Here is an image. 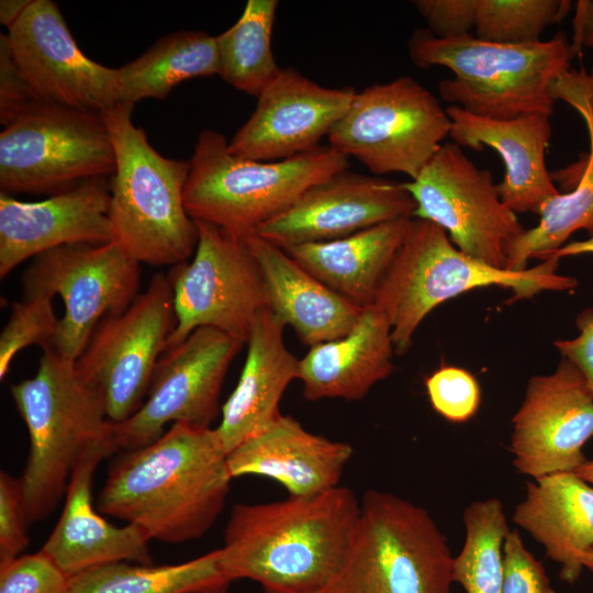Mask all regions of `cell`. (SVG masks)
<instances>
[{"mask_svg":"<svg viewBox=\"0 0 593 593\" xmlns=\"http://www.w3.org/2000/svg\"><path fill=\"white\" fill-rule=\"evenodd\" d=\"M451 120L437 98L409 76L360 92L329 132L328 145L374 175L415 179L450 135Z\"/></svg>","mask_w":593,"mask_h":593,"instance_id":"cell-9","label":"cell"},{"mask_svg":"<svg viewBox=\"0 0 593 593\" xmlns=\"http://www.w3.org/2000/svg\"><path fill=\"white\" fill-rule=\"evenodd\" d=\"M412 4L438 38L471 35L473 31L475 0H415Z\"/></svg>","mask_w":593,"mask_h":593,"instance_id":"cell-41","label":"cell"},{"mask_svg":"<svg viewBox=\"0 0 593 593\" xmlns=\"http://www.w3.org/2000/svg\"><path fill=\"white\" fill-rule=\"evenodd\" d=\"M68 581L43 550L0 563V593H65Z\"/></svg>","mask_w":593,"mask_h":593,"instance_id":"cell-37","label":"cell"},{"mask_svg":"<svg viewBox=\"0 0 593 593\" xmlns=\"http://www.w3.org/2000/svg\"><path fill=\"white\" fill-rule=\"evenodd\" d=\"M579 334L569 339H557L555 348L570 360L584 376L593 394V309L582 310L575 318Z\"/></svg>","mask_w":593,"mask_h":593,"instance_id":"cell-42","label":"cell"},{"mask_svg":"<svg viewBox=\"0 0 593 593\" xmlns=\"http://www.w3.org/2000/svg\"><path fill=\"white\" fill-rule=\"evenodd\" d=\"M104 454H93L71 473L63 512L41 548L67 575L113 562L154 564L152 540L139 526H116L93 506V474Z\"/></svg>","mask_w":593,"mask_h":593,"instance_id":"cell-23","label":"cell"},{"mask_svg":"<svg viewBox=\"0 0 593 593\" xmlns=\"http://www.w3.org/2000/svg\"><path fill=\"white\" fill-rule=\"evenodd\" d=\"M425 388L433 409L449 422H468L480 406L479 382L466 369L441 366L426 378Z\"/></svg>","mask_w":593,"mask_h":593,"instance_id":"cell-36","label":"cell"},{"mask_svg":"<svg viewBox=\"0 0 593 593\" xmlns=\"http://www.w3.org/2000/svg\"><path fill=\"white\" fill-rule=\"evenodd\" d=\"M513 522L537 540L574 583L584 569L580 556L593 548V488L575 472L548 474L526 484Z\"/></svg>","mask_w":593,"mask_h":593,"instance_id":"cell-27","label":"cell"},{"mask_svg":"<svg viewBox=\"0 0 593 593\" xmlns=\"http://www.w3.org/2000/svg\"><path fill=\"white\" fill-rule=\"evenodd\" d=\"M360 500L346 486L311 496L236 504L220 566L225 578L251 580L266 592L326 593L355 540Z\"/></svg>","mask_w":593,"mask_h":593,"instance_id":"cell-1","label":"cell"},{"mask_svg":"<svg viewBox=\"0 0 593 593\" xmlns=\"http://www.w3.org/2000/svg\"><path fill=\"white\" fill-rule=\"evenodd\" d=\"M553 98L571 104L583 118L590 152L573 188L551 197L539 212L538 224L526 230L514 243L507 269L524 270L530 258L542 260L567 244L577 231L593 236V70H569L553 85Z\"/></svg>","mask_w":593,"mask_h":593,"instance_id":"cell-29","label":"cell"},{"mask_svg":"<svg viewBox=\"0 0 593 593\" xmlns=\"http://www.w3.org/2000/svg\"><path fill=\"white\" fill-rule=\"evenodd\" d=\"M452 561L427 510L368 490L349 555L326 593H450Z\"/></svg>","mask_w":593,"mask_h":593,"instance_id":"cell-8","label":"cell"},{"mask_svg":"<svg viewBox=\"0 0 593 593\" xmlns=\"http://www.w3.org/2000/svg\"><path fill=\"white\" fill-rule=\"evenodd\" d=\"M593 437V394L582 372L561 357L555 371L533 376L512 417L508 450L521 474L574 472Z\"/></svg>","mask_w":593,"mask_h":593,"instance_id":"cell-16","label":"cell"},{"mask_svg":"<svg viewBox=\"0 0 593 593\" xmlns=\"http://www.w3.org/2000/svg\"><path fill=\"white\" fill-rule=\"evenodd\" d=\"M411 220L403 217L343 238L294 245L284 250L329 289L363 309L373 305Z\"/></svg>","mask_w":593,"mask_h":593,"instance_id":"cell-28","label":"cell"},{"mask_svg":"<svg viewBox=\"0 0 593 593\" xmlns=\"http://www.w3.org/2000/svg\"><path fill=\"white\" fill-rule=\"evenodd\" d=\"M228 585L230 584H224V585H221V586H217L215 589H212L205 593H228Z\"/></svg>","mask_w":593,"mask_h":593,"instance_id":"cell-48","label":"cell"},{"mask_svg":"<svg viewBox=\"0 0 593 593\" xmlns=\"http://www.w3.org/2000/svg\"><path fill=\"white\" fill-rule=\"evenodd\" d=\"M75 362L47 347L36 373L10 387L29 433V455L19 481L30 523L53 513L80 461L93 454L118 452L103 402Z\"/></svg>","mask_w":593,"mask_h":593,"instance_id":"cell-3","label":"cell"},{"mask_svg":"<svg viewBox=\"0 0 593 593\" xmlns=\"http://www.w3.org/2000/svg\"><path fill=\"white\" fill-rule=\"evenodd\" d=\"M403 184L415 201V219L440 226L472 258L507 269L511 249L526 228L502 202L491 171L479 168L460 146L444 143Z\"/></svg>","mask_w":593,"mask_h":593,"instance_id":"cell-12","label":"cell"},{"mask_svg":"<svg viewBox=\"0 0 593 593\" xmlns=\"http://www.w3.org/2000/svg\"><path fill=\"white\" fill-rule=\"evenodd\" d=\"M230 583L215 549L175 564L98 566L70 577L65 593H205Z\"/></svg>","mask_w":593,"mask_h":593,"instance_id":"cell-31","label":"cell"},{"mask_svg":"<svg viewBox=\"0 0 593 593\" xmlns=\"http://www.w3.org/2000/svg\"><path fill=\"white\" fill-rule=\"evenodd\" d=\"M356 93L351 87H323L294 68H282L228 142V150L260 161L313 150L349 110Z\"/></svg>","mask_w":593,"mask_h":593,"instance_id":"cell-19","label":"cell"},{"mask_svg":"<svg viewBox=\"0 0 593 593\" xmlns=\"http://www.w3.org/2000/svg\"><path fill=\"white\" fill-rule=\"evenodd\" d=\"M114 170V147L99 114L42 103L0 133V187L8 194H56Z\"/></svg>","mask_w":593,"mask_h":593,"instance_id":"cell-10","label":"cell"},{"mask_svg":"<svg viewBox=\"0 0 593 593\" xmlns=\"http://www.w3.org/2000/svg\"><path fill=\"white\" fill-rule=\"evenodd\" d=\"M465 541L452 561V580L466 593H502L504 541L510 533L501 500L471 502L462 515Z\"/></svg>","mask_w":593,"mask_h":593,"instance_id":"cell-33","label":"cell"},{"mask_svg":"<svg viewBox=\"0 0 593 593\" xmlns=\"http://www.w3.org/2000/svg\"><path fill=\"white\" fill-rule=\"evenodd\" d=\"M503 552L502 593H556L544 566L525 547L517 529L507 534Z\"/></svg>","mask_w":593,"mask_h":593,"instance_id":"cell-39","label":"cell"},{"mask_svg":"<svg viewBox=\"0 0 593 593\" xmlns=\"http://www.w3.org/2000/svg\"><path fill=\"white\" fill-rule=\"evenodd\" d=\"M52 300L48 296H33L11 304L9 320L0 335L1 380L19 351L31 345H38L43 349L52 346L59 323Z\"/></svg>","mask_w":593,"mask_h":593,"instance_id":"cell-35","label":"cell"},{"mask_svg":"<svg viewBox=\"0 0 593 593\" xmlns=\"http://www.w3.org/2000/svg\"><path fill=\"white\" fill-rule=\"evenodd\" d=\"M393 355L390 324L370 305L348 334L310 347L299 359L296 379L309 401H359L393 371Z\"/></svg>","mask_w":593,"mask_h":593,"instance_id":"cell-25","label":"cell"},{"mask_svg":"<svg viewBox=\"0 0 593 593\" xmlns=\"http://www.w3.org/2000/svg\"><path fill=\"white\" fill-rule=\"evenodd\" d=\"M418 68L446 67L452 78L438 85L440 97L467 112L491 120L551 116L552 86L577 56L564 34L527 44L494 43L465 35L438 38L427 29L407 41Z\"/></svg>","mask_w":593,"mask_h":593,"instance_id":"cell-4","label":"cell"},{"mask_svg":"<svg viewBox=\"0 0 593 593\" xmlns=\"http://www.w3.org/2000/svg\"><path fill=\"white\" fill-rule=\"evenodd\" d=\"M175 324L172 288L158 272L123 313L104 317L93 331L75 363L112 423L142 406Z\"/></svg>","mask_w":593,"mask_h":593,"instance_id":"cell-14","label":"cell"},{"mask_svg":"<svg viewBox=\"0 0 593 593\" xmlns=\"http://www.w3.org/2000/svg\"><path fill=\"white\" fill-rule=\"evenodd\" d=\"M118 103L103 112L115 153L109 217L115 240L138 264L176 266L195 249L198 232L184 206L190 161L164 157Z\"/></svg>","mask_w":593,"mask_h":593,"instance_id":"cell-6","label":"cell"},{"mask_svg":"<svg viewBox=\"0 0 593 593\" xmlns=\"http://www.w3.org/2000/svg\"><path fill=\"white\" fill-rule=\"evenodd\" d=\"M574 472L588 483L593 484V459H586Z\"/></svg>","mask_w":593,"mask_h":593,"instance_id":"cell-46","label":"cell"},{"mask_svg":"<svg viewBox=\"0 0 593 593\" xmlns=\"http://www.w3.org/2000/svg\"><path fill=\"white\" fill-rule=\"evenodd\" d=\"M41 101L20 69L7 34H0V122L5 127Z\"/></svg>","mask_w":593,"mask_h":593,"instance_id":"cell-40","label":"cell"},{"mask_svg":"<svg viewBox=\"0 0 593 593\" xmlns=\"http://www.w3.org/2000/svg\"><path fill=\"white\" fill-rule=\"evenodd\" d=\"M194 223L193 258L174 266L167 276L176 324L166 349L200 327L219 329L244 344L257 315L268 309L259 266L243 237L208 222Z\"/></svg>","mask_w":593,"mask_h":593,"instance_id":"cell-11","label":"cell"},{"mask_svg":"<svg viewBox=\"0 0 593 593\" xmlns=\"http://www.w3.org/2000/svg\"><path fill=\"white\" fill-rule=\"evenodd\" d=\"M573 38L571 46L577 55L583 47H593V1L579 0L575 3L572 21Z\"/></svg>","mask_w":593,"mask_h":593,"instance_id":"cell-43","label":"cell"},{"mask_svg":"<svg viewBox=\"0 0 593 593\" xmlns=\"http://www.w3.org/2000/svg\"><path fill=\"white\" fill-rule=\"evenodd\" d=\"M585 254H593V236L584 240H574V242L567 243L566 245H563L562 247H560L558 250L553 251L546 258L551 257V258L562 259L564 257L579 256V255H585Z\"/></svg>","mask_w":593,"mask_h":593,"instance_id":"cell-45","label":"cell"},{"mask_svg":"<svg viewBox=\"0 0 593 593\" xmlns=\"http://www.w3.org/2000/svg\"><path fill=\"white\" fill-rule=\"evenodd\" d=\"M8 30L14 58L41 101L99 115L120 103L118 68L80 51L54 1L32 0Z\"/></svg>","mask_w":593,"mask_h":593,"instance_id":"cell-17","label":"cell"},{"mask_svg":"<svg viewBox=\"0 0 593 593\" xmlns=\"http://www.w3.org/2000/svg\"><path fill=\"white\" fill-rule=\"evenodd\" d=\"M232 479L215 428L176 423L153 443L120 452L97 508L139 526L150 539L182 544L213 526Z\"/></svg>","mask_w":593,"mask_h":593,"instance_id":"cell-2","label":"cell"},{"mask_svg":"<svg viewBox=\"0 0 593 593\" xmlns=\"http://www.w3.org/2000/svg\"><path fill=\"white\" fill-rule=\"evenodd\" d=\"M559 261L550 257L524 270L499 269L462 253L440 226L413 217L373 305L387 317L395 355L402 356L436 306L470 290L511 289L513 302L544 291L575 289L574 277L558 272Z\"/></svg>","mask_w":593,"mask_h":593,"instance_id":"cell-5","label":"cell"},{"mask_svg":"<svg viewBox=\"0 0 593 593\" xmlns=\"http://www.w3.org/2000/svg\"><path fill=\"white\" fill-rule=\"evenodd\" d=\"M351 456L348 443L313 434L294 417L280 414L231 450L227 462L233 479L265 477L291 496H311L338 486Z\"/></svg>","mask_w":593,"mask_h":593,"instance_id":"cell-22","label":"cell"},{"mask_svg":"<svg viewBox=\"0 0 593 593\" xmlns=\"http://www.w3.org/2000/svg\"><path fill=\"white\" fill-rule=\"evenodd\" d=\"M118 74L120 103L134 107L145 98L164 99L184 80L219 74L216 36L203 31H176L118 68Z\"/></svg>","mask_w":593,"mask_h":593,"instance_id":"cell-30","label":"cell"},{"mask_svg":"<svg viewBox=\"0 0 593 593\" xmlns=\"http://www.w3.org/2000/svg\"><path fill=\"white\" fill-rule=\"evenodd\" d=\"M277 8V0H248L236 23L216 36L217 75L257 98L282 70L271 48Z\"/></svg>","mask_w":593,"mask_h":593,"instance_id":"cell-32","label":"cell"},{"mask_svg":"<svg viewBox=\"0 0 593 593\" xmlns=\"http://www.w3.org/2000/svg\"><path fill=\"white\" fill-rule=\"evenodd\" d=\"M30 523L19 478L0 472V563L21 555L29 546Z\"/></svg>","mask_w":593,"mask_h":593,"instance_id":"cell-38","label":"cell"},{"mask_svg":"<svg viewBox=\"0 0 593 593\" xmlns=\"http://www.w3.org/2000/svg\"><path fill=\"white\" fill-rule=\"evenodd\" d=\"M580 562L584 569H588L593 573V548L580 556Z\"/></svg>","mask_w":593,"mask_h":593,"instance_id":"cell-47","label":"cell"},{"mask_svg":"<svg viewBox=\"0 0 593 593\" xmlns=\"http://www.w3.org/2000/svg\"><path fill=\"white\" fill-rule=\"evenodd\" d=\"M189 161V216L240 237L287 211L314 184L349 168L348 158L329 145L276 161L242 158L211 128L199 134Z\"/></svg>","mask_w":593,"mask_h":593,"instance_id":"cell-7","label":"cell"},{"mask_svg":"<svg viewBox=\"0 0 593 593\" xmlns=\"http://www.w3.org/2000/svg\"><path fill=\"white\" fill-rule=\"evenodd\" d=\"M265 593H276V592H266V591H265Z\"/></svg>","mask_w":593,"mask_h":593,"instance_id":"cell-49","label":"cell"},{"mask_svg":"<svg viewBox=\"0 0 593 593\" xmlns=\"http://www.w3.org/2000/svg\"><path fill=\"white\" fill-rule=\"evenodd\" d=\"M110 187L104 178L85 180L37 202L0 192V277L48 250L113 240Z\"/></svg>","mask_w":593,"mask_h":593,"instance_id":"cell-20","label":"cell"},{"mask_svg":"<svg viewBox=\"0 0 593 593\" xmlns=\"http://www.w3.org/2000/svg\"><path fill=\"white\" fill-rule=\"evenodd\" d=\"M570 9L569 0H475L474 36L494 43H535Z\"/></svg>","mask_w":593,"mask_h":593,"instance_id":"cell-34","label":"cell"},{"mask_svg":"<svg viewBox=\"0 0 593 593\" xmlns=\"http://www.w3.org/2000/svg\"><path fill=\"white\" fill-rule=\"evenodd\" d=\"M243 343L211 327L194 329L161 355L142 406L113 423L118 451L146 446L168 424L211 427L227 369Z\"/></svg>","mask_w":593,"mask_h":593,"instance_id":"cell-15","label":"cell"},{"mask_svg":"<svg viewBox=\"0 0 593 593\" xmlns=\"http://www.w3.org/2000/svg\"><path fill=\"white\" fill-rule=\"evenodd\" d=\"M415 210V201L403 182L345 169L307 189L291 208L254 233L284 249L413 219Z\"/></svg>","mask_w":593,"mask_h":593,"instance_id":"cell-18","label":"cell"},{"mask_svg":"<svg viewBox=\"0 0 593 593\" xmlns=\"http://www.w3.org/2000/svg\"><path fill=\"white\" fill-rule=\"evenodd\" d=\"M450 137L461 148L481 152L491 147L501 156L505 174L497 184L502 202L515 214H539L542 205L559 193L546 166V149L552 127L550 116L524 115L491 120L449 105Z\"/></svg>","mask_w":593,"mask_h":593,"instance_id":"cell-21","label":"cell"},{"mask_svg":"<svg viewBox=\"0 0 593 593\" xmlns=\"http://www.w3.org/2000/svg\"><path fill=\"white\" fill-rule=\"evenodd\" d=\"M242 237L261 271L268 309L290 325L304 345L312 347L350 332L361 307L321 282L281 247L256 233Z\"/></svg>","mask_w":593,"mask_h":593,"instance_id":"cell-26","label":"cell"},{"mask_svg":"<svg viewBox=\"0 0 593 593\" xmlns=\"http://www.w3.org/2000/svg\"><path fill=\"white\" fill-rule=\"evenodd\" d=\"M286 324L271 310H262L247 338V354L237 384L221 407L215 427L228 454L268 427L281 413L279 404L298 377L299 359L283 342Z\"/></svg>","mask_w":593,"mask_h":593,"instance_id":"cell-24","label":"cell"},{"mask_svg":"<svg viewBox=\"0 0 593 593\" xmlns=\"http://www.w3.org/2000/svg\"><path fill=\"white\" fill-rule=\"evenodd\" d=\"M139 264L115 242L58 247L34 258L22 276L23 298L59 295L65 311L52 348L76 361L107 316L137 298Z\"/></svg>","mask_w":593,"mask_h":593,"instance_id":"cell-13","label":"cell"},{"mask_svg":"<svg viewBox=\"0 0 593 593\" xmlns=\"http://www.w3.org/2000/svg\"><path fill=\"white\" fill-rule=\"evenodd\" d=\"M32 0H1L0 23L10 29L23 14Z\"/></svg>","mask_w":593,"mask_h":593,"instance_id":"cell-44","label":"cell"}]
</instances>
